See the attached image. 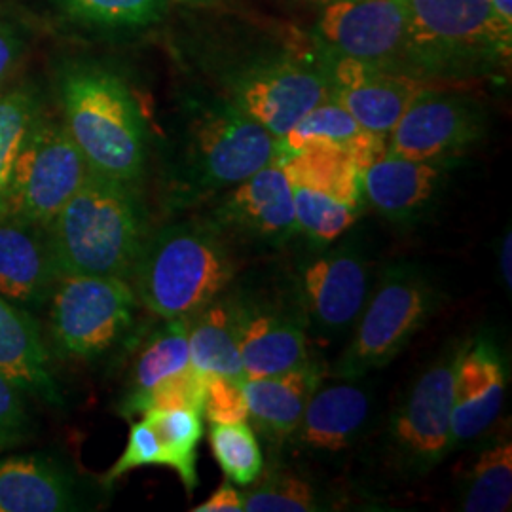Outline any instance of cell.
I'll list each match as a JSON object with an SVG mask.
<instances>
[{"label": "cell", "mask_w": 512, "mask_h": 512, "mask_svg": "<svg viewBox=\"0 0 512 512\" xmlns=\"http://www.w3.org/2000/svg\"><path fill=\"white\" fill-rule=\"evenodd\" d=\"M238 274V258L211 219L169 222L150 232L129 275L139 304L165 321H192Z\"/></svg>", "instance_id": "obj_1"}, {"label": "cell", "mask_w": 512, "mask_h": 512, "mask_svg": "<svg viewBox=\"0 0 512 512\" xmlns=\"http://www.w3.org/2000/svg\"><path fill=\"white\" fill-rule=\"evenodd\" d=\"M148 234L137 184L93 171L48 226L59 275L129 279Z\"/></svg>", "instance_id": "obj_2"}, {"label": "cell", "mask_w": 512, "mask_h": 512, "mask_svg": "<svg viewBox=\"0 0 512 512\" xmlns=\"http://www.w3.org/2000/svg\"><path fill=\"white\" fill-rule=\"evenodd\" d=\"M63 124L93 173L137 184L147 165V124L128 84L103 67L76 65L59 80Z\"/></svg>", "instance_id": "obj_3"}, {"label": "cell", "mask_w": 512, "mask_h": 512, "mask_svg": "<svg viewBox=\"0 0 512 512\" xmlns=\"http://www.w3.org/2000/svg\"><path fill=\"white\" fill-rule=\"evenodd\" d=\"M281 139L232 103L202 109L190 122L183 164L171 181L169 205L183 209L215 198L262 167L281 162Z\"/></svg>", "instance_id": "obj_4"}, {"label": "cell", "mask_w": 512, "mask_h": 512, "mask_svg": "<svg viewBox=\"0 0 512 512\" xmlns=\"http://www.w3.org/2000/svg\"><path fill=\"white\" fill-rule=\"evenodd\" d=\"M408 67L425 76L467 73L511 57L512 25L490 0H403Z\"/></svg>", "instance_id": "obj_5"}, {"label": "cell", "mask_w": 512, "mask_h": 512, "mask_svg": "<svg viewBox=\"0 0 512 512\" xmlns=\"http://www.w3.org/2000/svg\"><path fill=\"white\" fill-rule=\"evenodd\" d=\"M439 283L420 264L395 262L376 279L348 346L330 368L336 378H365L414 340L442 306Z\"/></svg>", "instance_id": "obj_6"}, {"label": "cell", "mask_w": 512, "mask_h": 512, "mask_svg": "<svg viewBox=\"0 0 512 512\" xmlns=\"http://www.w3.org/2000/svg\"><path fill=\"white\" fill-rule=\"evenodd\" d=\"M139 300L128 279L61 275L48 302V348L73 363H97L135 338Z\"/></svg>", "instance_id": "obj_7"}, {"label": "cell", "mask_w": 512, "mask_h": 512, "mask_svg": "<svg viewBox=\"0 0 512 512\" xmlns=\"http://www.w3.org/2000/svg\"><path fill=\"white\" fill-rule=\"evenodd\" d=\"M465 342H454L404 389L385 421V465L401 478L429 475L452 454L450 414Z\"/></svg>", "instance_id": "obj_8"}, {"label": "cell", "mask_w": 512, "mask_h": 512, "mask_svg": "<svg viewBox=\"0 0 512 512\" xmlns=\"http://www.w3.org/2000/svg\"><path fill=\"white\" fill-rule=\"evenodd\" d=\"M372 287L368 251L361 239L349 236L315 247L296 264L289 300L308 334L338 340L357 323Z\"/></svg>", "instance_id": "obj_9"}, {"label": "cell", "mask_w": 512, "mask_h": 512, "mask_svg": "<svg viewBox=\"0 0 512 512\" xmlns=\"http://www.w3.org/2000/svg\"><path fill=\"white\" fill-rule=\"evenodd\" d=\"M90 171L65 124L42 110L19 150L2 211L50 226Z\"/></svg>", "instance_id": "obj_10"}, {"label": "cell", "mask_w": 512, "mask_h": 512, "mask_svg": "<svg viewBox=\"0 0 512 512\" xmlns=\"http://www.w3.org/2000/svg\"><path fill=\"white\" fill-rule=\"evenodd\" d=\"M239 357L247 380L270 378L311 361L310 334L291 300L234 294Z\"/></svg>", "instance_id": "obj_11"}, {"label": "cell", "mask_w": 512, "mask_h": 512, "mask_svg": "<svg viewBox=\"0 0 512 512\" xmlns=\"http://www.w3.org/2000/svg\"><path fill=\"white\" fill-rule=\"evenodd\" d=\"M317 31L340 57L395 71L404 61L403 0H334L323 10Z\"/></svg>", "instance_id": "obj_12"}, {"label": "cell", "mask_w": 512, "mask_h": 512, "mask_svg": "<svg viewBox=\"0 0 512 512\" xmlns=\"http://www.w3.org/2000/svg\"><path fill=\"white\" fill-rule=\"evenodd\" d=\"M482 135V116L459 95L420 93L387 137V154L406 160L442 162L458 156Z\"/></svg>", "instance_id": "obj_13"}, {"label": "cell", "mask_w": 512, "mask_h": 512, "mask_svg": "<svg viewBox=\"0 0 512 512\" xmlns=\"http://www.w3.org/2000/svg\"><path fill=\"white\" fill-rule=\"evenodd\" d=\"M365 378H336L317 385L287 446L313 458L336 459L365 439L376 397Z\"/></svg>", "instance_id": "obj_14"}, {"label": "cell", "mask_w": 512, "mask_h": 512, "mask_svg": "<svg viewBox=\"0 0 512 512\" xmlns=\"http://www.w3.org/2000/svg\"><path fill=\"white\" fill-rule=\"evenodd\" d=\"M230 239L283 247L296 236L293 188L281 167L274 162L249 179L222 192L209 213Z\"/></svg>", "instance_id": "obj_15"}, {"label": "cell", "mask_w": 512, "mask_h": 512, "mask_svg": "<svg viewBox=\"0 0 512 512\" xmlns=\"http://www.w3.org/2000/svg\"><path fill=\"white\" fill-rule=\"evenodd\" d=\"M92 494L88 480L57 452L0 456V512L88 511Z\"/></svg>", "instance_id": "obj_16"}, {"label": "cell", "mask_w": 512, "mask_h": 512, "mask_svg": "<svg viewBox=\"0 0 512 512\" xmlns=\"http://www.w3.org/2000/svg\"><path fill=\"white\" fill-rule=\"evenodd\" d=\"M332 82L306 63L283 61L260 67L239 82L234 103L277 139L317 105L329 101Z\"/></svg>", "instance_id": "obj_17"}, {"label": "cell", "mask_w": 512, "mask_h": 512, "mask_svg": "<svg viewBox=\"0 0 512 512\" xmlns=\"http://www.w3.org/2000/svg\"><path fill=\"white\" fill-rule=\"evenodd\" d=\"M507 385L509 368L494 336L467 340L454 380L452 452L473 444L494 427L505 404Z\"/></svg>", "instance_id": "obj_18"}, {"label": "cell", "mask_w": 512, "mask_h": 512, "mask_svg": "<svg viewBox=\"0 0 512 512\" xmlns=\"http://www.w3.org/2000/svg\"><path fill=\"white\" fill-rule=\"evenodd\" d=\"M329 76L330 99L348 110L359 126L384 137H389L412 101L431 88L416 74L374 67L348 57H340Z\"/></svg>", "instance_id": "obj_19"}, {"label": "cell", "mask_w": 512, "mask_h": 512, "mask_svg": "<svg viewBox=\"0 0 512 512\" xmlns=\"http://www.w3.org/2000/svg\"><path fill=\"white\" fill-rule=\"evenodd\" d=\"M48 226L0 213V296L40 315L59 281Z\"/></svg>", "instance_id": "obj_20"}, {"label": "cell", "mask_w": 512, "mask_h": 512, "mask_svg": "<svg viewBox=\"0 0 512 512\" xmlns=\"http://www.w3.org/2000/svg\"><path fill=\"white\" fill-rule=\"evenodd\" d=\"M444 171L442 162L406 160L385 152L363 171V196L384 219L412 226L439 200Z\"/></svg>", "instance_id": "obj_21"}, {"label": "cell", "mask_w": 512, "mask_h": 512, "mask_svg": "<svg viewBox=\"0 0 512 512\" xmlns=\"http://www.w3.org/2000/svg\"><path fill=\"white\" fill-rule=\"evenodd\" d=\"M0 374L29 397L61 408L65 397L55 380L52 351L37 315L0 296Z\"/></svg>", "instance_id": "obj_22"}, {"label": "cell", "mask_w": 512, "mask_h": 512, "mask_svg": "<svg viewBox=\"0 0 512 512\" xmlns=\"http://www.w3.org/2000/svg\"><path fill=\"white\" fill-rule=\"evenodd\" d=\"M323 378L325 368L311 359L310 363L283 374L243 382L249 425L272 450L289 444L313 391Z\"/></svg>", "instance_id": "obj_23"}, {"label": "cell", "mask_w": 512, "mask_h": 512, "mask_svg": "<svg viewBox=\"0 0 512 512\" xmlns=\"http://www.w3.org/2000/svg\"><path fill=\"white\" fill-rule=\"evenodd\" d=\"M150 330L137 344V353L129 366L126 389L118 401V416L131 420L135 406L154 385L190 366L188 325L190 321H165Z\"/></svg>", "instance_id": "obj_24"}, {"label": "cell", "mask_w": 512, "mask_h": 512, "mask_svg": "<svg viewBox=\"0 0 512 512\" xmlns=\"http://www.w3.org/2000/svg\"><path fill=\"white\" fill-rule=\"evenodd\" d=\"M315 143L342 148L361 173L387 150V137L359 126L348 110L332 99L310 110L281 141L285 154Z\"/></svg>", "instance_id": "obj_25"}, {"label": "cell", "mask_w": 512, "mask_h": 512, "mask_svg": "<svg viewBox=\"0 0 512 512\" xmlns=\"http://www.w3.org/2000/svg\"><path fill=\"white\" fill-rule=\"evenodd\" d=\"M190 366L205 376L245 382L239 357L238 311L234 294H222L188 325Z\"/></svg>", "instance_id": "obj_26"}, {"label": "cell", "mask_w": 512, "mask_h": 512, "mask_svg": "<svg viewBox=\"0 0 512 512\" xmlns=\"http://www.w3.org/2000/svg\"><path fill=\"white\" fill-rule=\"evenodd\" d=\"M281 167L291 186L310 188L363 211V173L342 148L308 145L285 154Z\"/></svg>", "instance_id": "obj_27"}, {"label": "cell", "mask_w": 512, "mask_h": 512, "mask_svg": "<svg viewBox=\"0 0 512 512\" xmlns=\"http://www.w3.org/2000/svg\"><path fill=\"white\" fill-rule=\"evenodd\" d=\"M241 494L247 512L330 511L332 499L308 473L274 461Z\"/></svg>", "instance_id": "obj_28"}, {"label": "cell", "mask_w": 512, "mask_h": 512, "mask_svg": "<svg viewBox=\"0 0 512 512\" xmlns=\"http://www.w3.org/2000/svg\"><path fill=\"white\" fill-rule=\"evenodd\" d=\"M154 429L164 450L165 467L175 471L183 482L186 494H194L200 484L198 476V446L203 439V414L177 410H150L143 414Z\"/></svg>", "instance_id": "obj_29"}, {"label": "cell", "mask_w": 512, "mask_h": 512, "mask_svg": "<svg viewBox=\"0 0 512 512\" xmlns=\"http://www.w3.org/2000/svg\"><path fill=\"white\" fill-rule=\"evenodd\" d=\"M512 503V442L497 439L478 456L465 478L459 509L465 512H505Z\"/></svg>", "instance_id": "obj_30"}, {"label": "cell", "mask_w": 512, "mask_h": 512, "mask_svg": "<svg viewBox=\"0 0 512 512\" xmlns=\"http://www.w3.org/2000/svg\"><path fill=\"white\" fill-rule=\"evenodd\" d=\"M293 188L296 236H304L311 245H329L346 236L361 217V209L332 200L329 196L302 186Z\"/></svg>", "instance_id": "obj_31"}, {"label": "cell", "mask_w": 512, "mask_h": 512, "mask_svg": "<svg viewBox=\"0 0 512 512\" xmlns=\"http://www.w3.org/2000/svg\"><path fill=\"white\" fill-rule=\"evenodd\" d=\"M209 446L224 478L247 488L264 469V456L253 427L247 421L211 423Z\"/></svg>", "instance_id": "obj_32"}, {"label": "cell", "mask_w": 512, "mask_h": 512, "mask_svg": "<svg viewBox=\"0 0 512 512\" xmlns=\"http://www.w3.org/2000/svg\"><path fill=\"white\" fill-rule=\"evenodd\" d=\"M40 112V97L31 86L0 92V211L19 150Z\"/></svg>", "instance_id": "obj_33"}, {"label": "cell", "mask_w": 512, "mask_h": 512, "mask_svg": "<svg viewBox=\"0 0 512 512\" xmlns=\"http://www.w3.org/2000/svg\"><path fill=\"white\" fill-rule=\"evenodd\" d=\"M171 0H61L73 18L103 27H143L164 18Z\"/></svg>", "instance_id": "obj_34"}, {"label": "cell", "mask_w": 512, "mask_h": 512, "mask_svg": "<svg viewBox=\"0 0 512 512\" xmlns=\"http://www.w3.org/2000/svg\"><path fill=\"white\" fill-rule=\"evenodd\" d=\"M207 378L196 368L188 366L181 372L154 385L147 395L135 406V416H143L150 410H177L186 408L203 414L205 395H207ZM133 416V418H135Z\"/></svg>", "instance_id": "obj_35"}, {"label": "cell", "mask_w": 512, "mask_h": 512, "mask_svg": "<svg viewBox=\"0 0 512 512\" xmlns=\"http://www.w3.org/2000/svg\"><path fill=\"white\" fill-rule=\"evenodd\" d=\"M37 425L29 408V395L0 374V454L10 452L35 437Z\"/></svg>", "instance_id": "obj_36"}, {"label": "cell", "mask_w": 512, "mask_h": 512, "mask_svg": "<svg viewBox=\"0 0 512 512\" xmlns=\"http://www.w3.org/2000/svg\"><path fill=\"white\" fill-rule=\"evenodd\" d=\"M143 467H165L164 450L160 446V440L145 418L131 423L124 454L116 459V463L103 478L105 490H109L114 482L129 475L131 471Z\"/></svg>", "instance_id": "obj_37"}, {"label": "cell", "mask_w": 512, "mask_h": 512, "mask_svg": "<svg viewBox=\"0 0 512 512\" xmlns=\"http://www.w3.org/2000/svg\"><path fill=\"white\" fill-rule=\"evenodd\" d=\"M203 416L209 423L247 421L249 410L243 395V384L222 376H209Z\"/></svg>", "instance_id": "obj_38"}, {"label": "cell", "mask_w": 512, "mask_h": 512, "mask_svg": "<svg viewBox=\"0 0 512 512\" xmlns=\"http://www.w3.org/2000/svg\"><path fill=\"white\" fill-rule=\"evenodd\" d=\"M23 54V38L18 25L0 14V88L14 73L19 57Z\"/></svg>", "instance_id": "obj_39"}, {"label": "cell", "mask_w": 512, "mask_h": 512, "mask_svg": "<svg viewBox=\"0 0 512 512\" xmlns=\"http://www.w3.org/2000/svg\"><path fill=\"white\" fill-rule=\"evenodd\" d=\"M194 512H243V499L232 482H224L215 494L202 505L194 507Z\"/></svg>", "instance_id": "obj_40"}, {"label": "cell", "mask_w": 512, "mask_h": 512, "mask_svg": "<svg viewBox=\"0 0 512 512\" xmlns=\"http://www.w3.org/2000/svg\"><path fill=\"white\" fill-rule=\"evenodd\" d=\"M512 234L511 228H507V234L501 239V247H499V270H501V279L507 287V293H511L512 289Z\"/></svg>", "instance_id": "obj_41"}, {"label": "cell", "mask_w": 512, "mask_h": 512, "mask_svg": "<svg viewBox=\"0 0 512 512\" xmlns=\"http://www.w3.org/2000/svg\"><path fill=\"white\" fill-rule=\"evenodd\" d=\"M497 16L512 25V0H490Z\"/></svg>", "instance_id": "obj_42"}, {"label": "cell", "mask_w": 512, "mask_h": 512, "mask_svg": "<svg viewBox=\"0 0 512 512\" xmlns=\"http://www.w3.org/2000/svg\"><path fill=\"white\" fill-rule=\"evenodd\" d=\"M177 2H183V4H190V6H213L220 0H177Z\"/></svg>", "instance_id": "obj_43"}]
</instances>
